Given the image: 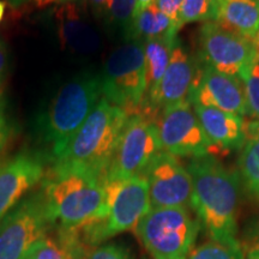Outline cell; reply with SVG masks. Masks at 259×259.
I'll return each mask as SVG.
<instances>
[{
  "label": "cell",
  "mask_w": 259,
  "mask_h": 259,
  "mask_svg": "<svg viewBox=\"0 0 259 259\" xmlns=\"http://www.w3.org/2000/svg\"><path fill=\"white\" fill-rule=\"evenodd\" d=\"M148 180L151 209L190 208L192 180L179 158L160 151L143 171Z\"/></svg>",
  "instance_id": "7c38bea8"
},
{
  "label": "cell",
  "mask_w": 259,
  "mask_h": 259,
  "mask_svg": "<svg viewBox=\"0 0 259 259\" xmlns=\"http://www.w3.org/2000/svg\"><path fill=\"white\" fill-rule=\"evenodd\" d=\"M93 8L96 10H107L109 0H90Z\"/></svg>",
  "instance_id": "d6a6232c"
},
{
  "label": "cell",
  "mask_w": 259,
  "mask_h": 259,
  "mask_svg": "<svg viewBox=\"0 0 259 259\" xmlns=\"http://www.w3.org/2000/svg\"><path fill=\"white\" fill-rule=\"evenodd\" d=\"M106 178L93 171L53 164L41 193L53 223L72 231L107 215Z\"/></svg>",
  "instance_id": "7a4b0ae2"
},
{
  "label": "cell",
  "mask_w": 259,
  "mask_h": 259,
  "mask_svg": "<svg viewBox=\"0 0 259 259\" xmlns=\"http://www.w3.org/2000/svg\"><path fill=\"white\" fill-rule=\"evenodd\" d=\"M218 8L215 0H184L179 15L180 27L193 22L215 21Z\"/></svg>",
  "instance_id": "603a6c76"
},
{
  "label": "cell",
  "mask_w": 259,
  "mask_h": 259,
  "mask_svg": "<svg viewBox=\"0 0 259 259\" xmlns=\"http://www.w3.org/2000/svg\"><path fill=\"white\" fill-rule=\"evenodd\" d=\"M245 135L239 169L245 187L259 200V121H245Z\"/></svg>",
  "instance_id": "d6986e66"
},
{
  "label": "cell",
  "mask_w": 259,
  "mask_h": 259,
  "mask_svg": "<svg viewBox=\"0 0 259 259\" xmlns=\"http://www.w3.org/2000/svg\"><path fill=\"white\" fill-rule=\"evenodd\" d=\"M85 259H132L128 251L120 245L106 244L94 247Z\"/></svg>",
  "instance_id": "4316f807"
},
{
  "label": "cell",
  "mask_w": 259,
  "mask_h": 259,
  "mask_svg": "<svg viewBox=\"0 0 259 259\" xmlns=\"http://www.w3.org/2000/svg\"><path fill=\"white\" fill-rule=\"evenodd\" d=\"M240 79L244 84L247 114L259 121V60L255 59L247 70L241 73Z\"/></svg>",
  "instance_id": "cb8c5ba5"
},
{
  "label": "cell",
  "mask_w": 259,
  "mask_h": 259,
  "mask_svg": "<svg viewBox=\"0 0 259 259\" xmlns=\"http://www.w3.org/2000/svg\"><path fill=\"white\" fill-rule=\"evenodd\" d=\"M200 229L189 208H155L136 227V234L154 259H186Z\"/></svg>",
  "instance_id": "52a82bcc"
},
{
  "label": "cell",
  "mask_w": 259,
  "mask_h": 259,
  "mask_svg": "<svg viewBox=\"0 0 259 259\" xmlns=\"http://www.w3.org/2000/svg\"><path fill=\"white\" fill-rule=\"evenodd\" d=\"M27 259H32V257H31V252H30V254L28 255V258Z\"/></svg>",
  "instance_id": "74e56055"
},
{
  "label": "cell",
  "mask_w": 259,
  "mask_h": 259,
  "mask_svg": "<svg viewBox=\"0 0 259 259\" xmlns=\"http://www.w3.org/2000/svg\"><path fill=\"white\" fill-rule=\"evenodd\" d=\"M215 22L252 41L259 31V0H225L219 5Z\"/></svg>",
  "instance_id": "ac0fdd59"
},
{
  "label": "cell",
  "mask_w": 259,
  "mask_h": 259,
  "mask_svg": "<svg viewBox=\"0 0 259 259\" xmlns=\"http://www.w3.org/2000/svg\"><path fill=\"white\" fill-rule=\"evenodd\" d=\"M186 259H250V257L245 255L240 242L227 244L210 239L198 247L192 248Z\"/></svg>",
  "instance_id": "7402d4cb"
},
{
  "label": "cell",
  "mask_w": 259,
  "mask_h": 259,
  "mask_svg": "<svg viewBox=\"0 0 259 259\" xmlns=\"http://www.w3.org/2000/svg\"><path fill=\"white\" fill-rule=\"evenodd\" d=\"M100 74L84 73L63 85L38 121L42 142L56 160L95 108L101 96Z\"/></svg>",
  "instance_id": "277c9868"
},
{
  "label": "cell",
  "mask_w": 259,
  "mask_h": 259,
  "mask_svg": "<svg viewBox=\"0 0 259 259\" xmlns=\"http://www.w3.org/2000/svg\"><path fill=\"white\" fill-rule=\"evenodd\" d=\"M60 44L74 54H90L99 50L100 37L73 2L52 11Z\"/></svg>",
  "instance_id": "2e32d148"
},
{
  "label": "cell",
  "mask_w": 259,
  "mask_h": 259,
  "mask_svg": "<svg viewBox=\"0 0 259 259\" xmlns=\"http://www.w3.org/2000/svg\"><path fill=\"white\" fill-rule=\"evenodd\" d=\"M186 169L192 180L191 206L210 239L227 244L239 242L238 177L213 156L192 157Z\"/></svg>",
  "instance_id": "6da1fadb"
},
{
  "label": "cell",
  "mask_w": 259,
  "mask_h": 259,
  "mask_svg": "<svg viewBox=\"0 0 259 259\" xmlns=\"http://www.w3.org/2000/svg\"><path fill=\"white\" fill-rule=\"evenodd\" d=\"M162 151L181 157L219 155L191 108L190 102L167 107L156 118Z\"/></svg>",
  "instance_id": "30bf717a"
},
{
  "label": "cell",
  "mask_w": 259,
  "mask_h": 259,
  "mask_svg": "<svg viewBox=\"0 0 259 259\" xmlns=\"http://www.w3.org/2000/svg\"><path fill=\"white\" fill-rule=\"evenodd\" d=\"M190 103L193 106L213 107L239 116L247 114V103L241 79L219 72L205 64L202 67L199 66Z\"/></svg>",
  "instance_id": "5bb4252c"
},
{
  "label": "cell",
  "mask_w": 259,
  "mask_h": 259,
  "mask_svg": "<svg viewBox=\"0 0 259 259\" xmlns=\"http://www.w3.org/2000/svg\"><path fill=\"white\" fill-rule=\"evenodd\" d=\"M4 12H5V4L3 2H0V22H2Z\"/></svg>",
  "instance_id": "d590c367"
},
{
  "label": "cell",
  "mask_w": 259,
  "mask_h": 259,
  "mask_svg": "<svg viewBox=\"0 0 259 259\" xmlns=\"http://www.w3.org/2000/svg\"><path fill=\"white\" fill-rule=\"evenodd\" d=\"M9 135H10V127L8 118L5 114V108H4V102H3L2 97H0V153L4 150L6 143L9 141Z\"/></svg>",
  "instance_id": "f546056e"
},
{
  "label": "cell",
  "mask_w": 259,
  "mask_h": 259,
  "mask_svg": "<svg viewBox=\"0 0 259 259\" xmlns=\"http://www.w3.org/2000/svg\"><path fill=\"white\" fill-rule=\"evenodd\" d=\"M162 151L156 120L142 113L128 116L107 171V180L143 176L150 161Z\"/></svg>",
  "instance_id": "9c48e42d"
},
{
  "label": "cell",
  "mask_w": 259,
  "mask_h": 259,
  "mask_svg": "<svg viewBox=\"0 0 259 259\" xmlns=\"http://www.w3.org/2000/svg\"><path fill=\"white\" fill-rule=\"evenodd\" d=\"M71 2H73V0H11L10 3H11L12 8H19V6L29 5V6H34V8H37V9H42L51 5L59 6Z\"/></svg>",
  "instance_id": "f1b7e54d"
},
{
  "label": "cell",
  "mask_w": 259,
  "mask_h": 259,
  "mask_svg": "<svg viewBox=\"0 0 259 259\" xmlns=\"http://www.w3.org/2000/svg\"><path fill=\"white\" fill-rule=\"evenodd\" d=\"M194 113L219 155L241 149L245 143V120L213 107L194 106Z\"/></svg>",
  "instance_id": "e0dca14e"
},
{
  "label": "cell",
  "mask_w": 259,
  "mask_h": 259,
  "mask_svg": "<svg viewBox=\"0 0 259 259\" xmlns=\"http://www.w3.org/2000/svg\"><path fill=\"white\" fill-rule=\"evenodd\" d=\"M105 189L107 202L105 219L72 231H61L83 248L87 246L96 247L107 239L136 229L139 221L151 209L149 184L143 176L122 180L106 179Z\"/></svg>",
  "instance_id": "5b68a950"
},
{
  "label": "cell",
  "mask_w": 259,
  "mask_h": 259,
  "mask_svg": "<svg viewBox=\"0 0 259 259\" xmlns=\"http://www.w3.org/2000/svg\"><path fill=\"white\" fill-rule=\"evenodd\" d=\"M184 0H155L154 4L171 21L179 24V15ZM180 27V24H179ZM181 28V27H180Z\"/></svg>",
  "instance_id": "83f0119b"
},
{
  "label": "cell",
  "mask_w": 259,
  "mask_h": 259,
  "mask_svg": "<svg viewBox=\"0 0 259 259\" xmlns=\"http://www.w3.org/2000/svg\"><path fill=\"white\" fill-rule=\"evenodd\" d=\"M6 69H8V50L4 42L0 40V83L4 79Z\"/></svg>",
  "instance_id": "4dcf8cb0"
},
{
  "label": "cell",
  "mask_w": 259,
  "mask_h": 259,
  "mask_svg": "<svg viewBox=\"0 0 259 259\" xmlns=\"http://www.w3.org/2000/svg\"><path fill=\"white\" fill-rule=\"evenodd\" d=\"M198 71V65L177 41L171 52L169 64L157 89L145 99L139 113L156 119L161 111L167 107L181 102H190Z\"/></svg>",
  "instance_id": "4fadbf2b"
},
{
  "label": "cell",
  "mask_w": 259,
  "mask_h": 259,
  "mask_svg": "<svg viewBox=\"0 0 259 259\" xmlns=\"http://www.w3.org/2000/svg\"><path fill=\"white\" fill-rule=\"evenodd\" d=\"M248 257H250V259H259V246L251 252Z\"/></svg>",
  "instance_id": "836d02e7"
},
{
  "label": "cell",
  "mask_w": 259,
  "mask_h": 259,
  "mask_svg": "<svg viewBox=\"0 0 259 259\" xmlns=\"http://www.w3.org/2000/svg\"><path fill=\"white\" fill-rule=\"evenodd\" d=\"M177 44V37H161L145 41V72H147V95L145 99L157 89L162 77L169 64L171 52ZM145 101V100H144Z\"/></svg>",
  "instance_id": "44dd1931"
},
{
  "label": "cell",
  "mask_w": 259,
  "mask_h": 259,
  "mask_svg": "<svg viewBox=\"0 0 259 259\" xmlns=\"http://www.w3.org/2000/svg\"><path fill=\"white\" fill-rule=\"evenodd\" d=\"M252 44H253V46H254V48H255V51H259V31H258V34L255 35V37L253 38V40L251 41Z\"/></svg>",
  "instance_id": "e575fe53"
},
{
  "label": "cell",
  "mask_w": 259,
  "mask_h": 259,
  "mask_svg": "<svg viewBox=\"0 0 259 259\" xmlns=\"http://www.w3.org/2000/svg\"><path fill=\"white\" fill-rule=\"evenodd\" d=\"M128 115L101 97L53 164L89 170L107 177Z\"/></svg>",
  "instance_id": "3957f363"
},
{
  "label": "cell",
  "mask_w": 259,
  "mask_h": 259,
  "mask_svg": "<svg viewBox=\"0 0 259 259\" xmlns=\"http://www.w3.org/2000/svg\"><path fill=\"white\" fill-rule=\"evenodd\" d=\"M199 46L205 65L239 78L257 59V51L250 40L225 30L215 21L200 27Z\"/></svg>",
  "instance_id": "8fae6325"
},
{
  "label": "cell",
  "mask_w": 259,
  "mask_h": 259,
  "mask_svg": "<svg viewBox=\"0 0 259 259\" xmlns=\"http://www.w3.org/2000/svg\"><path fill=\"white\" fill-rule=\"evenodd\" d=\"M44 176V161L36 155L19 154L0 161V220L21 202Z\"/></svg>",
  "instance_id": "9a60e30c"
},
{
  "label": "cell",
  "mask_w": 259,
  "mask_h": 259,
  "mask_svg": "<svg viewBox=\"0 0 259 259\" xmlns=\"http://www.w3.org/2000/svg\"><path fill=\"white\" fill-rule=\"evenodd\" d=\"M101 77L102 95L128 116L141 112L147 95L144 44L138 38L116 47L107 58Z\"/></svg>",
  "instance_id": "8992f818"
},
{
  "label": "cell",
  "mask_w": 259,
  "mask_h": 259,
  "mask_svg": "<svg viewBox=\"0 0 259 259\" xmlns=\"http://www.w3.org/2000/svg\"><path fill=\"white\" fill-rule=\"evenodd\" d=\"M52 225L41 192L21 200L0 220V259H27Z\"/></svg>",
  "instance_id": "ba28073f"
},
{
  "label": "cell",
  "mask_w": 259,
  "mask_h": 259,
  "mask_svg": "<svg viewBox=\"0 0 259 259\" xmlns=\"http://www.w3.org/2000/svg\"><path fill=\"white\" fill-rule=\"evenodd\" d=\"M154 3H155V0H136L134 18L137 17V16L141 14L142 11H144L145 9H148L149 6L153 5Z\"/></svg>",
  "instance_id": "1f68e13d"
},
{
  "label": "cell",
  "mask_w": 259,
  "mask_h": 259,
  "mask_svg": "<svg viewBox=\"0 0 259 259\" xmlns=\"http://www.w3.org/2000/svg\"><path fill=\"white\" fill-rule=\"evenodd\" d=\"M222 2H225V0H215V3H216V4H218V6H219L220 4H221Z\"/></svg>",
  "instance_id": "8d00e7d4"
},
{
  "label": "cell",
  "mask_w": 259,
  "mask_h": 259,
  "mask_svg": "<svg viewBox=\"0 0 259 259\" xmlns=\"http://www.w3.org/2000/svg\"><path fill=\"white\" fill-rule=\"evenodd\" d=\"M32 259H74L69 246L63 240L42 238L31 250Z\"/></svg>",
  "instance_id": "d4e9b609"
},
{
  "label": "cell",
  "mask_w": 259,
  "mask_h": 259,
  "mask_svg": "<svg viewBox=\"0 0 259 259\" xmlns=\"http://www.w3.org/2000/svg\"><path fill=\"white\" fill-rule=\"evenodd\" d=\"M135 6L136 0H109L107 10L111 12L112 19L116 27L122 28L128 32L134 21Z\"/></svg>",
  "instance_id": "484cf974"
},
{
  "label": "cell",
  "mask_w": 259,
  "mask_h": 259,
  "mask_svg": "<svg viewBox=\"0 0 259 259\" xmlns=\"http://www.w3.org/2000/svg\"><path fill=\"white\" fill-rule=\"evenodd\" d=\"M179 29V24L171 21L156 8V5L153 4L134 18L128 31V37L130 40L138 38L142 41L167 36L177 37Z\"/></svg>",
  "instance_id": "ffe728a7"
}]
</instances>
